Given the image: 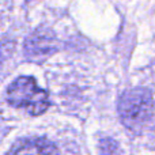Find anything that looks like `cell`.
I'll return each mask as SVG.
<instances>
[{
  "label": "cell",
  "mask_w": 155,
  "mask_h": 155,
  "mask_svg": "<svg viewBox=\"0 0 155 155\" xmlns=\"http://www.w3.org/2000/svg\"><path fill=\"white\" fill-rule=\"evenodd\" d=\"M120 120L129 131L140 132L151 120L154 113V98L150 90L143 87L124 91L117 102Z\"/></svg>",
  "instance_id": "obj_1"
},
{
  "label": "cell",
  "mask_w": 155,
  "mask_h": 155,
  "mask_svg": "<svg viewBox=\"0 0 155 155\" xmlns=\"http://www.w3.org/2000/svg\"><path fill=\"white\" fill-rule=\"evenodd\" d=\"M11 154H52L59 153L56 146L44 137H31V139H22L16 142L11 147Z\"/></svg>",
  "instance_id": "obj_4"
},
{
  "label": "cell",
  "mask_w": 155,
  "mask_h": 155,
  "mask_svg": "<svg viewBox=\"0 0 155 155\" xmlns=\"http://www.w3.org/2000/svg\"><path fill=\"white\" fill-rule=\"evenodd\" d=\"M56 51L57 40L54 33L48 29H37L25 42V53L29 59H46Z\"/></svg>",
  "instance_id": "obj_3"
},
{
  "label": "cell",
  "mask_w": 155,
  "mask_h": 155,
  "mask_svg": "<svg viewBox=\"0 0 155 155\" xmlns=\"http://www.w3.org/2000/svg\"><path fill=\"white\" fill-rule=\"evenodd\" d=\"M5 99L14 107L25 109L31 116H40L49 107V97L31 76H19L8 86Z\"/></svg>",
  "instance_id": "obj_2"
}]
</instances>
